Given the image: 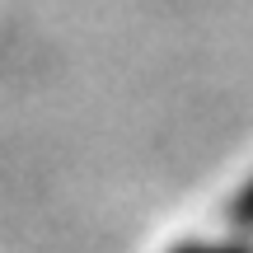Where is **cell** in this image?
Segmentation results:
<instances>
[{"label":"cell","mask_w":253,"mask_h":253,"mask_svg":"<svg viewBox=\"0 0 253 253\" xmlns=\"http://www.w3.org/2000/svg\"><path fill=\"white\" fill-rule=\"evenodd\" d=\"M225 225L239 230V235H253V178L235 192V197H230V207H225Z\"/></svg>","instance_id":"6da1fadb"},{"label":"cell","mask_w":253,"mask_h":253,"mask_svg":"<svg viewBox=\"0 0 253 253\" xmlns=\"http://www.w3.org/2000/svg\"><path fill=\"white\" fill-rule=\"evenodd\" d=\"M169 253H253V244H211V239H188Z\"/></svg>","instance_id":"7a4b0ae2"}]
</instances>
